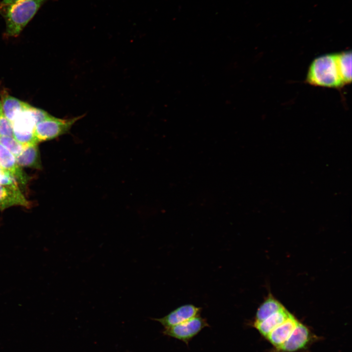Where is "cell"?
Segmentation results:
<instances>
[{"label":"cell","instance_id":"6da1fadb","mask_svg":"<svg viewBox=\"0 0 352 352\" xmlns=\"http://www.w3.org/2000/svg\"><path fill=\"white\" fill-rule=\"evenodd\" d=\"M306 82L313 86L324 88H340L344 86L338 70L336 53L314 58L308 67Z\"/></svg>","mask_w":352,"mask_h":352},{"label":"cell","instance_id":"ba28073f","mask_svg":"<svg viewBox=\"0 0 352 352\" xmlns=\"http://www.w3.org/2000/svg\"><path fill=\"white\" fill-rule=\"evenodd\" d=\"M13 206H30V203L20 191L18 184H0V209Z\"/></svg>","mask_w":352,"mask_h":352},{"label":"cell","instance_id":"d6986e66","mask_svg":"<svg viewBox=\"0 0 352 352\" xmlns=\"http://www.w3.org/2000/svg\"><path fill=\"white\" fill-rule=\"evenodd\" d=\"M4 171V169H3L1 167H0V178L2 174H3Z\"/></svg>","mask_w":352,"mask_h":352},{"label":"cell","instance_id":"ffe728a7","mask_svg":"<svg viewBox=\"0 0 352 352\" xmlns=\"http://www.w3.org/2000/svg\"><path fill=\"white\" fill-rule=\"evenodd\" d=\"M0 105H1V103H0Z\"/></svg>","mask_w":352,"mask_h":352},{"label":"cell","instance_id":"7a4b0ae2","mask_svg":"<svg viewBox=\"0 0 352 352\" xmlns=\"http://www.w3.org/2000/svg\"><path fill=\"white\" fill-rule=\"evenodd\" d=\"M48 0H24L14 5L0 6V14L5 20V35L7 37L19 35L41 6Z\"/></svg>","mask_w":352,"mask_h":352},{"label":"cell","instance_id":"4fadbf2b","mask_svg":"<svg viewBox=\"0 0 352 352\" xmlns=\"http://www.w3.org/2000/svg\"><path fill=\"white\" fill-rule=\"evenodd\" d=\"M20 167H28L39 169L41 162L38 143H33L25 145L22 152L15 156Z\"/></svg>","mask_w":352,"mask_h":352},{"label":"cell","instance_id":"52a82bcc","mask_svg":"<svg viewBox=\"0 0 352 352\" xmlns=\"http://www.w3.org/2000/svg\"><path fill=\"white\" fill-rule=\"evenodd\" d=\"M310 339L309 330L298 322L287 340L277 350L280 352H294L304 348Z\"/></svg>","mask_w":352,"mask_h":352},{"label":"cell","instance_id":"9a60e30c","mask_svg":"<svg viewBox=\"0 0 352 352\" xmlns=\"http://www.w3.org/2000/svg\"><path fill=\"white\" fill-rule=\"evenodd\" d=\"M284 307L272 296L269 295L258 308L255 322H261L284 308Z\"/></svg>","mask_w":352,"mask_h":352},{"label":"cell","instance_id":"e0dca14e","mask_svg":"<svg viewBox=\"0 0 352 352\" xmlns=\"http://www.w3.org/2000/svg\"><path fill=\"white\" fill-rule=\"evenodd\" d=\"M0 136L13 137L12 123L3 113L1 105H0Z\"/></svg>","mask_w":352,"mask_h":352},{"label":"cell","instance_id":"2e32d148","mask_svg":"<svg viewBox=\"0 0 352 352\" xmlns=\"http://www.w3.org/2000/svg\"><path fill=\"white\" fill-rule=\"evenodd\" d=\"M0 144L15 156L22 152L25 146L18 142L13 137L10 136H0Z\"/></svg>","mask_w":352,"mask_h":352},{"label":"cell","instance_id":"5b68a950","mask_svg":"<svg viewBox=\"0 0 352 352\" xmlns=\"http://www.w3.org/2000/svg\"><path fill=\"white\" fill-rule=\"evenodd\" d=\"M207 327H209L207 320L198 315L180 324L164 328L162 333L182 341L188 345L193 337Z\"/></svg>","mask_w":352,"mask_h":352},{"label":"cell","instance_id":"30bf717a","mask_svg":"<svg viewBox=\"0 0 352 352\" xmlns=\"http://www.w3.org/2000/svg\"><path fill=\"white\" fill-rule=\"evenodd\" d=\"M298 322L291 314L286 321L272 330L265 338L276 350L278 349L289 338Z\"/></svg>","mask_w":352,"mask_h":352},{"label":"cell","instance_id":"7c38bea8","mask_svg":"<svg viewBox=\"0 0 352 352\" xmlns=\"http://www.w3.org/2000/svg\"><path fill=\"white\" fill-rule=\"evenodd\" d=\"M1 99L3 113L11 123L20 112L30 106L4 91L1 94Z\"/></svg>","mask_w":352,"mask_h":352},{"label":"cell","instance_id":"9c48e42d","mask_svg":"<svg viewBox=\"0 0 352 352\" xmlns=\"http://www.w3.org/2000/svg\"><path fill=\"white\" fill-rule=\"evenodd\" d=\"M0 167L12 174L22 185L27 182V176L18 164L15 156L0 144Z\"/></svg>","mask_w":352,"mask_h":352},{"label":"cell","instance_id":"3957f363","mask_svg":"<svg viewBox=\"0 0 352 352\" xmlns=\"http://www.w3.org/2000/svg\"><path fill=\"white\" fill-rule=\"evenodd\" d=\"M50 115L30 105L20 112L12 122L13 137L23 145L36 143L34 136L36 125Z\"/></svg>","mask_w":352,"mask_h":352},{"label":"cell","instance_id":"277c9868","mask_svg":"<svg viewBox=\"0 0 352 352\" xmlns=\"http://www.w3.org/2000/svg\"><path fill=\"white\" fill-rule=\"evenodd\" d=\"M84 116L59 118L51 115L36 125L34 131L35 142L51 140L68 133L73 125Z\"/></svg>","mask_w":352,"mask_h":352},{"label":"cell","instance_id":"5bb4252c","mask_svg":"<svg viewBox=\"0 0 352 352\" xmlns=\"http://www.w3.org/2000/svg\"><path fill=\"white\" fill-rule=\"evenodd\" d=\"M339 72L344 85L352 82V52L351 50L336 53Z\"/></svg>","mask_w":352,"mask_h":352},{"label":"cell","instance_id":"ac0fdd59","mask_svg":"<svg viewBox=\"0 0 352 352\" xmlns=\"http://www.w3.org/2000/svg\"><path fill=\"white\" fill-rule=\"evenodd\" d=\"M24 0H2L0 2V6H7L14 5Z\"/></svg>","mask_w":352,"mask_h":352},{"label":"cell","instance_id":"8fae6325","mask_svg":"<svg viewBox=\"0 0 352 352\" xmlns=\"http://www.w3.org/2000/svg\"><path fill=\"white\" fill-rule=\"evenodd\" d=\"M291 314L285 308L261 322H254L253 327L260 333L266 337L278 326L286 321Z\"/></svg>","mask_w":352,"mask_h":352},{"label":"cell","instance_id":"8992f818","mask_svg":"<svg viewBox=\"0 0 352 352\" xmlns=\"http://www.w3.org/2000/svg\"><path fill=\"white\" fill-rule=\"evenodd\" d=\"M201 310L200 308L193 305H185L178 307L162 318L153 319L159 322L164 328H167L199 315Z\"/></svg>","mask_w":352,"mask_h":352}]
</instances>
